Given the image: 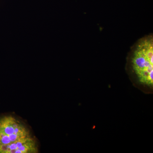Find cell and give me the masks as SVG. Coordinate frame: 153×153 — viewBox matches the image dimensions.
Instances as JSON below:
<instances>
[{"mask_svg": "<svg viewBox=\"0 0 153 153\" xmlns=\"http://www.w3.org/2000/svg\"><path fill=\"white\" fill-rule=\"evenodd\" d=\"M127 67L140 84L153 86V36L146 35L133 45L128 55Z\"/></svg>", "mask_w": 153, "mask_h": 153, "instance_id": "7a4b0ae2", "label": "cell"}, {"mask_svg": "<svg viewBox=\"0 0 153 153\" xmlns=\"http://www.w3.org/2000/svg\"><path fill=\"white\" fill-rule=\"evenodd\" d=\"M38 146L30 130L17 118L0 119V153H37Z\"/></svg>", "mask_w": 153, "mask_h": 153, "instance_id": "6da1fadb", "label": "cell"}]
</instances>
